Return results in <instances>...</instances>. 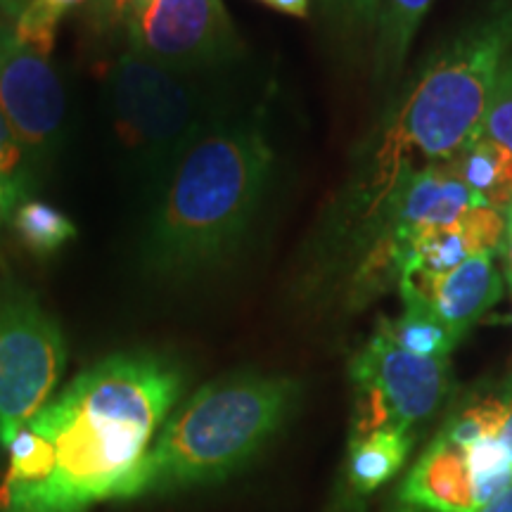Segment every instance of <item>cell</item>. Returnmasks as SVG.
<instances>
[{
	"label": "cell",
	"instance_id": "obj_1",
	"mask_svg": "<svg viewBox=\"0 0 512 512\" xmlns=\"http://www.w3.org/2000/svg\"><path fill=\"white\" fill-rule=\"evenodd\" d=\"M183 384L181 366L155 351L83 370L5 448L0 512H88L119 501Z\"/></svg>",
	"mask_w": 512,
	"mask_h": 512
},
{
	"label": "cell",
	"instance_id": "obj_2",
	"mask_svg": "<svg viewBox=\"0 0 512 512\" xmlns=\"http://www.w3.org/2000/svg\"><path fill=\"white\" fill-rule=\"evenodd\" d=\"M273 145L256 119L211 126L169 171L140 261L162 280L209 273L238 252L273 174Z\"/></svg>",
	"mask_w": 512,
	"mask_h": 512
},
{
	"label": "cell",
	"instance_id": "obj_3",
	"mask_svg": "<svg viewBox=\"0 0 512 512\" xmlns=\"http://www.w3.org/2000/svg\"><path fill=\"white\" fill-rule=\"evenodd\" d=\"M512 53V0H491L486 12L460 31L418 74L375 150L366 190L380 202L403 162H451L482 136V121L496 76Z\"/></svg>",
	"mask_w": 512,
	"mask_h": 512
},
{
	"label": "cell",
	"instance_id": "obj_4",
	"mask_svg": "<svg viewBox=\"0 0 512 512\" xmlns=\"http://www.w3.org/2000/svg\"><path fill=\"white\" fill-rule=\"evenodd\" d=\"M299 396L302 384L285 375L238 373L204 384L164 422L119 501L223 482L285 425Z\"/></svg>",
	"mask_w": 512,
	"mask_h": 512
},
{
	"label": "cell",
	"instance_id": "obj_5",
	"mask_svg": "<svg viewBox=\"0 0 512 512\" xmlns=\"http://www.w3.org/2000/svg\"><path fill=\"white\" fill-rule=\"evenodd\" d=\"M112 114L128 150L152 174H169L183 152L209 131L207 100L188 74L128 50L110 72Z\"/></svg>",
	"mask_w": 512,
	"mask_h": 512
},
{
	"label": "cell",
	"instance_id": "obj_6",
	"mask_svg": "<svg viewBox=\"0 0 512 512\" xmlns=\"http://www.w3.org/2000/svg\"><path fill=\"white\" fill-rule=\"evenodd\" d=\"M67 363L60 323L36 292L0 273V448L50 403Z\"/></svg>",
	"mask_w": 512,
	"mask_h": 512
},
{
	"label": "cell",
	"instance_id": "obj_7",
	"mask_svg": "<svg viewBox=\"0 0 512 512\" xmlns=\"http://www.w3.org/2000/svg\"><path fill=\"white\" fill-rule=\"evenodd\" d=\"M349 375L356 384L354 434L382 427L415 432L451 392L448 358L415 356L399 347L389 318H380L368 342L351 358Z\"/></svg>",
	"mask_w": 512,
	"mask_h": 512
},
{
	"label": "cell",
	"instance_id": "obj_8",
	"mask_svg": "<svg viewBox=\"0 0 512 512\" xmlns=\"http://www.w3.org/2000/svg\"><path fill=\"white\" fill-rule=\"evenodd\" d=\"M126 17L131 50L176 72L209 67L238 50L223 0H143Z\"/></svg>",
	"mask_w": 512,
	"mask_h": 512
},
{
	"label": "cell",
	"instance_id": "obj_9",
	"mask_svg": "<svg viewBox=\"0 0 512 512\" xmlns=\"http://www.w3.org/2000/svg\"><path fill=\"white\" fill-rule=\"evenodd\" d=\"M64 110V88L48 57L19 43L12 24L0 22V114L31 174L60 145Z\"/></svg>",
	"mask_w": 512,
	"mask_h": 512
},
{
	"label": "cell",
	"instance_id": "obj_10",
	"mask_svg": "<svg viewBox=\"0 0 512 512\" xmlns=\"http://www.w3.org/2000/svg\"><path fill=\"white\" fill-rule=\"evenodd\" d=\"M489 501L465 446L439 430L394 489L389 512H479Z\"/></svg>",
	"mask_w": 512,
	"mask_h": 512
},
{
	"label": "cell",
	"instance_id": "obj_11",
	"mask_svg": "<svg viewBox=\"0 0 512 512\" xmlns=\"http://www.w3.org/2000/svg\"><path fill=\"white\" fill-rule=\"evenodd\" d=\"M401 280L437 311L458 342L503 294V280L494 266V252L472 254L448 273L411 275Z\"/></svg>",
	"mask_w": 512,
	"mask_h": 512
},
{
	"label": "cell",
	"instance_id": "obj_12",
	"mask_svg": "<svg viewBox=\"0 0 512 512\" xmlns=\"http://www.w3.org/2000/svg\"><path fill=\"white\" fill-rule=\"evenodd\" d=\"M505 233V214L498 209L472 207L453 226H420L411 233L401 278L439 275L479 252H496Z\"/></svg>",
	"mask_w": 512,
	"mask_h": 512
},
{
	"label": "cell",
	"instance_id": "obj_13",
	"mask_svg": "<svg viewBox=\"0 0 512 512\" xmlns=\"http://www.w3.org/2000/svg\"><path fill=\"white\" fill-rule=\"evenodd\" d=\"M415 444L413 432L382 427L366 434H351L347 465H344V482L349 494L356 498H368L380 486L401 472L411 456Z\"/></svg>",
	"mask_w": 512,
	"mask_h": 512
},
{
	"label": "cell",
	"instance_id": "obj_14",
	"mask_svg": "<svg viewBox=\"0 0 512 512\" xmlns=\"http://www.w3.org/2000/svg\"><path fill=\"white\" fill-rule=\"evenodd\" d=\"M446 166L491 209L505 214L512 202V152L494 140L479 136L467 150L446 162Z\"/></svg>",
	"mask_w": 512,
	"mask_h": 512
},
{
	"label": "cell",
	"instance_id": "obj_15",
	"mask_svg": "<svg viewBox=\"0 0 512 512\" xmlns=\"http://www.w3.org/2000/svg\"><path fill=\"white\" fill-rule=\"evenodd\" d=\"M399 292L403 299V313L396 320H389L396 344L415 356L448 358V354L456 349L458 337L446 328L437 311L411 285L401 280Z\"/></svg>",
	"mask_w": 512,
	"mask_h": 512
},
{
	"label": "cell",
	"instance_id": "obj_16",
	"mask_svg": "<svg viewBox=\"0 0 512 512\" xmlns=\"http://www.w3.org/2000/svg\"><path fill=\"white\" fill-rule=\"evenodd\" d=\"M430 3L432 0H380L375 22L377 79H387L399 72Z\"/></svg>",
	"mask_w": 512,
	"mask_h": 512
},
{
	"label": "cell",
	"instance_id": "obj_17",
	"mask_svg": "<svg viewBox=\"0 0 512 512\" xmlns=\"http://www.w3.org/2000/svg\"><path fill=\"white\" fill-rule=\"evenodd\" d=\"M8 226L19 245L34 256H53L76 238V226L67 214L34 197L19 204Z\"/></svg>",
	"mask_w": 512,
	"mask_h": 512
},
{
	"label": "cell",
	"instance_id": "obj_18",
	"mask_svg": "<svg viewBox=\"0 0 512 512\" xmlns=\"http://www.w3.org/2000/svg\"><path fill=\"white\" fill-rule=\"evenodd\" d=\"M482 136L512 152V53L505 57L486 105Z\"/></svg>",
	"mask_w": 512,
	"mask_h": 512
},
{
	"label": "cell",
	"instance_id": "obj_19",
	"mask_svg": "<svg viewBox=\"0 0 512 512\" xmlns=\"http://www.w3.org/2000/svg\"><path fill=\"white\" fill-rule=\"evenodd\" d=\"M60 19V12L48 8L46 3H41V0H29V5L24 8L22 15L12 22V31H15L19 43L36 50V53L50 57V50L55 46V34Z\"/></svg>",
	"mask_w": 512,
	"mask_h": 512
},
{
	"label": "cell",
	"instance_id": "obj_20",
	"mask_svg": "<svg viewBox=\"0 0 512 512\" xmlns=\"http://www.w3.org/2000/svg\"><path fill=\"white\" fill-rule=\"evenodd\" d=\"M320 12L342 29H354L361 34L375 31L380 0H318Z\"/></svg>",
	"mask_w": 512,
	"mask_h": 512
},
{
	"label": "cell",
	"instance_id": "obj_21",
	"mask_svg": "<svg viewBox=\"0 0 512 512\" xmlns=\"http://www.w3.org/2000/svg\"><path fill=\"white\" fill-rule=\"evenodd\" d=\"M36 178L22 171V174H0V228H5L19 204L27 202L34 190Z\"/></svg>",
	"mask_w": 512,
	"mask_h": 512
},
{
	"label": "cell",
	"instance_id": "obj_22",
	"mask_svg": "<svg viewBox=\"0 0 512 512\" xmlns=\"http://www.w3.org/2000/svg\"><path fill=\"white\" fill-rule=\"evenodd\" d=\"M498 389H501V399H503V420H501V430H498V437H501L512 463V375L505 382L498 384Z\"/></svg>",
	"mask_w": 512,
	"mask_h": 512
},
{
	"label": "cell",
	"instance_id": "obj_23",
	"mask_svg": "<svg viewBox=\"0 0 512 512\" xmlns=\"http://www.w3.org/2000/svg\"><path fill=\"white\" fill-rule=\"evenodd\" d=\"M501 254H503V264H505V278H508V283L512 287V202L510 207L505 209V233H503V240H501Z\"/></svg>",
	"mask_w": 512,
	"mask_h": 512
},
{
	"label": "cell",
	"instance_id": "obj_24",
	"mask_svg": "<svg viewBox=\"0 0 512 512\" xmlns=\"http://www.w3.org/2000/svg\"><path fill=\"white\" fill-rule=\"evenodd\" d=\"M266 5L285 12L292 17H306L309 15V0H266Z\"/></svg>",
	"mask_w": 512,
	"mask_h": 512
},
{
	"label": "cell",
	"instance_id": "obj_25",
	"mask_svg": "<svg viewBox=\"0 0 512 512\" xmlns=\"http://www.w3.org/2000/svg\"><path fill=\"white\" fill-rule=\"evenodd\" d=\"M479 512H512V486L501 491L496 498H491Z\"/></svg>",
	"mask_w": 512,
	"mask_h": 512
},
{
	"label": "cell",
	"instance_id": "obj_26",
	"mask_svg": "<svg viewBox=\"0 0 512 512\" xmlns=\"http://www.w3.org/2000/svg\"><path fill=\"white\" fill-rule=\"evenodd\" d=\"M0 147H3V150H8V152H19V155H22V150H19L17 140H15V136H12L8 121H5L3 114H0Z\"/></svg>",
	"mask_w": 512,
	"mask_h": 512
},
{
	"label": "cell",
	"instance_id": "obj_27",
	"mask_svg": "<svg viewBox=\"0 0 512 512\" xmlns=\"http://www.w3.org/2000/svg\"><path fill=\"white\" fill-rule=\"evenodd\" d=\"M27 5H29V0H0V12H3L5 19L15 22V19L22 15Z\"/></svg>",
	"mask_w": 512,
	"mask_h": 512
},
{
	"label": "cell",
	"instance_id": "obj_28",
	"mask_svg": "<svg viewBox=\"0 0 512 512\" xmlns=\"http://www.w3.org/2000/svg\"><path fill=\"white\" fill-rule=\"evenodd\" d=\"M41 3H46L48 8H53L55 12H60V15L64 17V12L72 10L74 5L81 3V0H41Z\"/></svg>",
	"mask_w": 512,
	"mask_h": 512
},
{
	"label": "cell",
	"instance_id": "obj_29",
	"mask_svg": "<svg viewBox=\"0 0 512 512\" xmlns=\"http://www.w3.org/2000/svg\"><path fill=\"white\" fill-rule=\"evenodd\" d=\"M261 3H266V0H261Z\"/></svg>",
	"mask_w": 512,
	"mask_h": 512
}]
</instances>
